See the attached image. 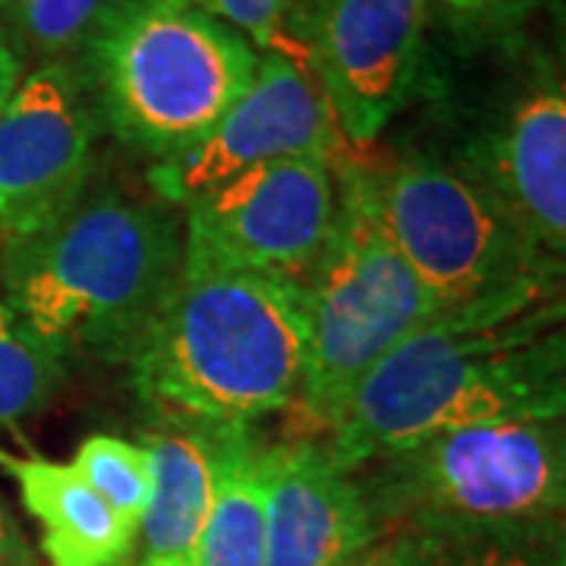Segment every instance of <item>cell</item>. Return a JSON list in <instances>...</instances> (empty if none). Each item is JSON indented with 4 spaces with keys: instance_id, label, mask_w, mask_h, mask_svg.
Wrapping results in <instances>:
<instances>
[{
    "instance_id": "cell-25",
    "label": "cell",
    "mask_w": 566,
    "mask_h": 566,
    "mask_svg": "<svg viewBox=\"0 0 566 566\" xmlns=\"http://www.w3.org/2000/svg\"><path fill=\"white\" fill-rule=\"evenodd\" d=\"M0 566H41L17 520L0 504Z\"/></svg>"
},
{
    "instance_id": "cell-21",
    "label": "cell",
    "mask_w": 566,
    "mask_h": 566,
    "mask_svg": "<svg viewBox=\"0 0 566 566\" xmlns=\"http://www.w3.org/2000/svg\"><path fill=\"white\" fill-rule=\"evenodd\" d=\"M180 3H189L221 20L223 25L237 29L259 51H271L281 39L286 13L293 10L296 0H180Z\"/></svg>"
},
{
    "instance_id": "cell-16",
    "label": "cell",
    "mask_w": 566,
    "mask_h": 566,
    "mask_svg": "<svg viewBox=\"0 0 566 566\" xmlns=\"http://www.w3.org/2000/svg\"><path fill=\"white\" fill-rule=\"evenodd\" d=\"M214 497L196 566H264V444L252 428L211 431Z\"/></svg>"
},
{
    "instance_id": "cell-17",
    "label": "cell",
    "mask_w": 566,
    "mask_h": 566,
    "mask_svg": "<svg viewBox=\"0 0 566 566\" xmlns=\"http://www.w3.org/2000/svg\"><path fill=\"white\" fill-rule=\"evenodd\" d=\"M419 566H566V523L526 528L419 532Z\"/></svg>"
},
{
    "instance_id": "cell-9",
    "label": "cell",
    "mask_w": 566,
    "mask_h": 566,
    "mask_svg": "<svg viewBox=\"0 0 566 566\" xmlns=\"http://www.w3.org/2000/svg\"><path fill=\"white\" fill-rule=\"evenodd\" d=\"M337 164H264L199 196L182 214V259L308 283L337 227Z\"/></svg>"
},
{
    "instance_id": "cell-20",
    "label": "cell",
    "mask_w": 566,
    "mask_h": 566,
    "mask_svg": "<svg viewBox=\"0 0 566 566\" xmlns=\"http://www.w3.org/2000/svg\"><path fill=\"white\" fill-rule=\"evenodd\" d=\"M73 465L123 520L139 526L155 488V460L148 447L114 434H92L80 444Z\"/></svg>"
},
{
    "instance_id": "cell-19",
    "label": "cell",
    "mask_w": 566,
    "mask_h": 566,
    "mask_svg": "<svg viewBox=\"0 0 566 566\" xmlns=\"http://www.w3.org/2000/svg\"><path fill=\"white\" fill-rule=\"evenodd\" d=\"M107 7L111 0H0L22 57L35 54L41 63H66L82 51Z\"/></svg>"
},
{
    "instance_id": "cell-15",
    "label": "cell",
    "mask_w": 566,
    "mask_h": 566,
    "mask_svg": "<svg viewBox=\"0 0 566 566\" xmlns=\"http://www.w3.org/2000/svg\"><path fill=\"white\" fill-rule=\"evenodd\" d=\"M155 488L139 523L136 566H196V551L214 497L211 431L174 424L151 431Z\"/></svg>"
},
{
    "instance_id": "cell-18",
    "label": "cell",
    "mask_w": 566,
    "mask_h": 566,
    "mask_svg": "<svg viewBox=\"0 0 566 566\" xmlns=\"http://www.w3.org/2000/svg\"><path fill=\"white\" fill-rule=\"evenodd\" d=\"M66 363L0 296V428L20 424L61 394Z\"/></svg>"
},
{
    "instance_id": "cell-22",
    "label": "cell",
    "mask_w": 566,
    "mask_h": 566,
    "mask_svg": "<svg viewBox=\"0 0 566 566\" xmlns=\"http://www.w3.org/2000/svg\"><path fill=\"white\" fill-rule=\"evenodd\" d=\"M346 566H419L416 535L409 528H385L359 557Z\"/></svg>"
},
{
    "instance_id": "cell-6",
    "label": "cell",
    "mask_w": 566,
    "mask_h": 566,
    "mask_svg": "<svg viewBox=\"0 0 566 566\" xmlns=\"http://www.w3.org/2000/svg\"><path fill=\"white\" fill-rule=\"evenodd\" d=\"M340 211L334 237L305 283L308 340L293 412V438H327L371 368L409 334L444 315L378 221L365 164H337Z\"/></svg>"
},
{
    "instance_id": "cell-2",
    "label": "cell",
    "mask_w": 566,
    "mask_h": 566,
    "mask_svg": "<svg viewBox=\"0 0 566 566\" xmlns=\"http://www.w3.org/2000/svg\"><path fill=\"white\" fill-rule=\"evenodd\" d=\"M180 274L182 221L170 205L102 186L3 245L0 296L63 363H133Z\"/></svg>"
},
{
    "instance_id": "cell-5",
    "label": "cell",
    "mask_w": 566,
    "mask_h": 566,
    "mask_svg": "<svg viewBox=\"0 0 566 566\" xmlns=\"http://www.w3.org/2000/svg\"><path fill=\"white\" fill-rule=\"evenodd\" d=\"M82 57L114 136L164 161L243 98L262 51L180 0H111Z\"/></svg>"
},
{
    "instance_id": "cell-4",
    "label": "cell",
    "mask_w": 566,
    "mask_h": 566,
    "mask_svg": "<svg viewBox=\"0 0 566 566\" xmlns=\"http://www.w3.org/2000/svg\"><path fill=\"white\" fill-rule=\"evenodd\" d=\"M479 25L482 63L457 102L444 158L485 182L566 274V3Z\"/></svg>"
},
{
    "instance_id": "cell-8",
    "label": "cell",
    "mask_w": 566,
    "mask_h": 566,
    "mask_svg": "<svg viewBox=\"0 0 566 566\" xmlns=\"http://www.w3.org/2000/svg\"><path fill=\"white\" fill-rule=\"evenodd\" d=\"M385 528L465 532L566 523V419L441 431L356 472Z\"/></svg>"
},
{
    "instance_id": "cell-13",
    "label": "cell",
    "mask_w": 566,
    "mask_h": 566,
    "mask_svg": "<svg viewBox=\"0 0 566 566\" xmlns=\"http://www.w3.org/2000/svg\"><path fill=\"white\" fill-rule=\"evenodd\" d=\"M378 535L356 472L322 438L264 444V566H346Z\"/></svg>"
},
{
    "instance_id": "cell-1",
    "label": "cell",
    "mask_w": 566,
    "mask_h": 566,
    "mask_svg": "<svg viewBox=\"0 0 566 566\" xmlns=\"http://www.w3.org/2000/svg\"><path fill=\"white\" fill-rule=\"evenodd\" d=\"M504 419H566V296L438 315L371 368L322 441L359 472L441 431Z\"/></svg>"
},
{
    "instance_id": "cell-3",
    "label": "cell",
    "mask_w": 566,
    "mask_h": 566,
    "mask_svg": "<svg viewBox=\"0 0 566 566\" xmlns=\"http://www.w3.org/2000/svg\"><path fill=\"white\" fill-rule=\"evenodd\" d=\"M308 340L305 283L186 262L133 356L145 403L174 424L221 431L290 412Z\"/></svg>"
},
{
    "instance_id": "cell-10",
    "label": "cell",
    "mask_w": 566,
    "mask_h": 566,
    "mask_svg": "<svg viewBox=\"0 0 566 566\" xmlns=\"http://www.w3.org/2000/svg\"><path fill=\"white\" fill-rule=\"evenodd\" d=\"M428 13V0H296L286 13L283 25L353 148L378 142L409 102Z\"/></svg>"
},
{
    "instance_id": "cell-11",
    "label": "cell",
    "mask_w": 566,
    "mask_h": 566,
    "mask_svg": "<svg viewBox=\"0 0 566 566\" xmlns=\"http://www.w3.org/2000/svg\"><path fill=\"white\" fill-rule=\"evenodd\" d=\"M293 158L344 161L349 142L312 73L290 54L268 51L243 98L196 145L155 161L148 186L155 199L186 208L255 167Z\"/></svg>"
},
{
    "instance_id": "cell-23",
    "label": "cell",
    "mask_w": 566,
    "mask_h": 566,
    "mask_svg": "<svg viewBox=\"0 0 566 566\" xmlns=\"http://www.w3.org/2000/svg\"><path fill=\"white\" fill-rule=\"evenodd\" d=\"M428 3L438 7V10H444V13H450L453 20L479 25V22L513 17V13L532 7L535 0H428Z\"/></svg>"
},
{
    "instance_id": "cell-24",
    "label": "cell",
    "mask_w": 566,
    "mask_h": 566,
    "mask_svg": "<svg viewBox=\"0 0 566 566\" xmlns=\"http://www.w3.org/2000/svg\"><path fill=\"white\" fill-rule=\"evenodd\" d=\"M22 76H25V57H22L20 44L13 39L10 25L3 20V10H0V111L10 102V95L17 92Z\"/></svg>"
},
{
    "instance_id": "cell-7",
    "label": "cell",
    "mask_w": 566,
    "mask_h": 566,
    "mask_svg": "<svg viewBox=\"0 0 566 566\" xmlns=\"http://www.w3.org/2000/svg\"><path fill=\"white\" fill-rule=\"evenodd\" d=\"M365 174L387 240L444 312L535 308L566 296L564 271L460 164L412 151L381 167L365 164Z\"/></svg>"
},
{
    "instance_id": "cell-12",
    "label": "cell",
    "mask_w": 566,
    "mask_h": 566,
    "mask_svg": "<svg viewBox=\"0 0 566 566\" xmlns=\"http://www.w3.org/2000/svg\"><path fill=\"white\" fill-rule=\"evenodd\" d=\"M98 120L70 63H39L0 111V243L41 233L95 174Z\"/></svg>"
},
{
    "instance_id": "cell-14",
    "label": "cell",
    "mask_w": 566,
    "mask_h": 566,
    "mask_svg": "<svg viewBox=\"0 0 566 566\" xmlns=\"http://www.w3.org/2000/svg\"><path fill=\"white\" fill-rule=\"evenodd\" d=\"M0 469L13 479L25 513L41 528L48 566H133L139 526L123 520L73 463L0 447Z\"/></svg>"
}]
</instances>
